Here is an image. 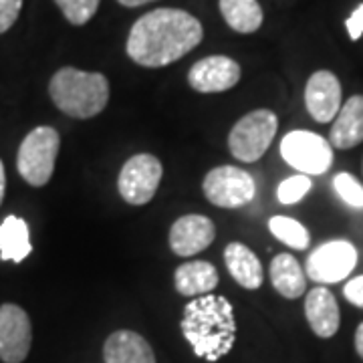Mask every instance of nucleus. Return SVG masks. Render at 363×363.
Here are the masks:
<instances>
[{
    "label": "nucleus",
    "instance_id": "1",
    "mask_svg": "<svg viewBox=\"0 0 363 363\" xmlns=\"http://www.w3.org/2000/svg\"><path fill=\"white\" fill-rule=\"evenodd\" d=\"M204 37L202 23L180 9H157L131 26L125 51L133 63L150 69L176 63Z\"/></svg>",
    "mask_w": 363,
    "mask_h": 363
},
{
    "label": "nucleus",
    "instance_id": "2",
    "mask_svg": "<svg viewBox=\"0 0 363 363\" xmlns=\"http://www.w3.org/2000/svg\"><path fill=\"white\" fill-rule=\"evenodd\" d=\"M180 327L196 355L208 363L226 357L236 341L233 305L220 295L192 298L184 309Z\"/></svg>",
    "mask_w": 363,
    "mask_h": 363
},
{
    "label": "nucleus",
    "instance_id": "3",
    "mask_svg": "<svg viewBox=\"0 0 363 363\" xmlns=\"http://www.w3.org/2000/svg\"><path fill=\"white\" fill-rule=\"evenodd\" d=\"M49 95L59 111L75 119L99 116L109 104V83L101 73L63 67L52 75Z\"/></svg>",
    "mask_w": 363,
    "mask_h": 363
},
{
    "label": "nucleus",
    "instance_id": "4",
    "mask_svg": "<svg viewBox=\"0 0 363 363\" xmlns=\"http://www.w3.org/2000/svg\"><path fill=\"white\" fill-rule=\"evenodd\" d=\"M61 138L57 130L39 125L26 135L16 156V168L23 180L35 188L49 184L55 172V162L59 156Z\"/></svg>",
    "mask_w": 363,
    "mask_h": 363
},
{
    "label": "nucleus",
    "instance_id": "5",
    "mask_svg": "<svg viewBox=\"0 0 363 363\" xmlns=\"http://www.w3.org/2000/svg\"><path fill=\"white\" fill-rule=\"evenodd\" d=\"M279 121L271 109H257L250 111L236 121V125L228 135L230 154L240 162L252 164L267 154L269 145L277 135Z\"/></svg>",
    "mask_w": 363,
    "mask_h": 363
},
{
    "label": "nucleus",
    "instance_id": "6",
    "mask_svg": "<svg viewBox=\"0 0 363 363\" xmlns=\"http://www.w3.org/2000/svg\"><path fill=\"white\" fill-rule=\"evenodd\" d=\"M281 156L301 174L319 176L333 164V145L313 131H291L281 142Z\"/></svg>",
    "mask_w": 363,
    "mask_h": 363
},
{
    "label": "nucleus",
    "instance_id": "7",
    "mask_svg": "<svg viewBox=\"0 0 363 363\" xmlns=\"http://www.w3.org/2000/svg\"><path fill=\"white\" fill-rule=\"evenodd\" d=\"M162 162L152 154H138L130 157L117 178L121 198L131 206H143L156 196L162 182Z\"/></svg>",
    "mask_w": 363,
    "mask_h": 363
},
{
    "label": "nucleus",
    "instance_id": "8",
    "mask_svg": "<svg viewBox=\"0 0 363 363\" xmlns=\"http://www.w3.org/2000/svg\"><path fill=\"white\" fill-rule=\"evenodd\" d=\"M210 204L218 208H240L252 202L257 184L252 176L236 166H220L210 169L202 184Z\"/></svg>",
    "mask_w": 363,
    "mask_h": 363
},
{
    "label": "nucleus",
    "instance_id": "9",
    "mask_svg": "<svg viewBox=\"0 0 363 363\" xmlns=\"http://www.w3.org/2000/svg\"><path fill=\"white\" fill-rule=\"evenodd\" d=\"M357 267V250L347 240H331L315 248L307 259L305 272L319 285H333L347 279Z\"/></svg>",
    "mask_w": 363,
    "mask_h": 363
},
{
    "label": "nucleus",
    "instance_id": "10",
    "mask_svg": "<svg viewBox=\"0 0 363 363\" xmlns=\"http://www.w3.org/2000/svg\"><path fill=\"white\" fill-rule=\"evenodd\" d=\"M33 327L25 309L14 303L0 307V359L4 363H23L30 351Z\"/></svg>",
    "mask_w": 363,
    "mask_h": 363
},
{
    "label": "nucleus",
    "instance_id": "11",
    "mask_svg": "<svg viewBox=\"0 0 363 363\" xmlns=\"http://www.w3.org/2000/svg\"><path fill=\"white\" fill-rule=\"evenodd\" d=\"M240 81V65L224 55L200 59L188 73L190 87L198 93H222L233 89Z\"/></svg>",
    "mask_w": 363,
    "mask_h": 363
},
{
    "label": "nucleus",
    "instance_id": "12",
    "mask_svg": "<svg viewBox=\"0 0 363 363\" xmlns=\"http://www.w3.org/2000/svg\"><path fill=\"white\" fill-rule=\"evenodd\" d=\"M305 105L309 116L319 123H329L341 109V83L331 71L313 73L305 87Z\"/></svg>",
    "mask_w": 363,
    "mask_h": 363
},
{
    "label": "nucleus",
    "instance_id": "13",
    "mask_svg": "<svg viewBox=\"0 0 363 363\" xmlns=\"http://www.w3.org/2000/svg\"><path fill=\"white\" fill-rule=\"evenodd\" d=\"M216 236V228L210 218L200 214L182 216L169 228V248L178 257H194L206 250Z\"/></svg>",
    "mask_w": 363,
    "mask_h": 363
},
{
    "label": "nucleus",
    "instance_id": "14",
    "mask_svg": "<svg viewBox=\"0 0 363 363\" xmlns=\"http://www.w3.org/2000/svg\"><path fill=\"white\" fill-rule=\"evenodd\" d=\"M305 315L317 337L329 339L337 333L341 313H339L337 301L329 289L317 286L309 291L305 298Z\"/></svg>",
    "mask_w": 363,
    "mask_h": 363
},
{
    "label": "nucleus",
    "instance_id": "15",
    "mask_svg": "<svg viewBox=\"0 0 363 363\" xmlns=\"http://www.w3.org/2000/svg\"><path fill=\"white\" fill-rule=\"evenodd\" d=\"M105 363H156V353L140 333L121 329L105 339Z\"/></svg>",
    "mask_w": 363,
    "mask_h": 363
},
{
    "label": "nucleus",
    "instance_id": "16",
    "mask_svg": "<svg viewBox=\"0 0 363 363\" xmlns=\"http://www.w3.org/2000/svg\"><path fill=\"white\" fill-rule=\"evenodd\" d=\"M363 142V95H353L339 109L329 133V143L339 150H350Z\"/></svg>",
    "mask_w": 363,
    "mask_h": 363
},
{
    "label": "nucleus",
    "instance_id": "17",
    "mask_svg": "<svg viewBox=\"0 0 363 363\" xmlns=\"http://www.w3.org/2000/svg\"><path fill=\"white\" fill-rule=\"evenodd\" d=\"M174 285H176V291L184 297L210 295V291L218 285V272L214 269V264H210L206 260H190L176 269Z\"/></svg>",
    "mask_w": 363,
    "mask_h": 363
},
{
    "label": "nucleus",
    "instance_id": "18",
    "mask_svg": "<svg viewBox=\"0 0 363 363\" xmlns=\"http://www.w3.org/2000/svg\"><path fill=\"white\" fill-rule=\"evenodd\" d=\"M224 262L240 286L255 291L262 285V264L259 257L240 242H230L224 250Z\"/></svg>",
    "mask_w": 363,
    "mask_h": 363
},
{
    "label": "nucleus",
    "instance_id": "19",
    "mask_svg": "<svg viewBox=\"0 0 363 363\" xmlns=\"http://www.w3.org/2000/svg\"><path fill=\"white\" fill-rule=\"evenodd\" d=\"M271 283L285 298H298L307 289V277L291 255H277L271 262Z\"/></svg>",
    "mask_w": 363,
    "mask_h": 363
},
{
    "label": "nucleus",
    "instance_id": "20",
    "mask_svg": "<svg viewBox=\"0 0 363 363\" xmlns=\"http://www.w3.org/2000/svg\"><path fill=\"white\" fill-rule=\"evenodd\" d=\"M33 252L28 238V224L18 216H6L0 224V259L23 262Z\"/></svg>",
    "mask_w": 363,
    "mask_h": 363
},
{
    "label": "nucleus",
    "instance_id": "21",
    "mask_svg": "<svg viewBox=\"0 0 363 363\" xmlns=\"http://www.w3.org/2000/svg\"><path fill=\"white\" fill-rule=\"evenodd\" d=\"M220 13L226 25L240 35L259 30L264 18L259 0H220Z\"/></svg>",
    "mask_w": 363,
    "mask_h": 363
},
{
    "label": "nucleus",
    "instance_id": "22",
    "mask_svg": "<svg viewBox=\"0 0 363 363\" xmlns=\"http://www.w3.org/2000/svg\"><path fill=\"white\" fill-rule=\"evenodd\" d=\"M269 230L283 245L295 248V250H305L311 242L309 230L301 222H297L295 218H289V216H272L269 220Z\"/></svg>",
    "mask_w": 363,
    "mask_h": 363
},
{
    "label": "nucleus",
    "instance_id": "23",
    "mask_svg": "<svg viewBox=\"0 0 363 363\" xmlns=\"http://www.w3.org/2000/svg\"><path fill=\"white\" fill-rule=\"evenodd\" d=\"M101 0H55V4L65 14V18L71 25H87L95 16Z\"/></svg>",
    "mask_w": 363,
    "mask_h": 363
},
{
    "label": "nucleus",
    "instance_id": "24",
    "mask_svg": "<svg viewBox=\"0 0 363 363\" xmlns=\"http://www.w3.org/2000/svg\"><path fill=\"white\" fill-rule=\"evenodd\" d=\"M333 188L337 196L351 208H357L362 210L363 208V186L359 182L355 180L351 174L347 172H341L333 178Z\"/></svg>",
    "mask_w": 363,
    "mask_h": 363
},
{
    "label": "nucleus",
    "instance_id": "25",
    "mask_svg": "<svg viewBox=\"0 0 363 363\" xmlns=\"http://www.w3.org/2000/svg\"><path fill=\"white\" fill-rule=\"evenodd\" d=\"M311 190V178L301 174V176H293V178H286L279 184V190H277V198L281 204H297L301 202L307 192Z\"/></svg>",
    "mask_w": 363,
    "mask_h": 363
},
{
    "label": "nucleus",
    "instance_id": "26",
    "mask_svg": "<svg viewBox=\"0 0 363 363\" xmlns=\"http://www.w3.org/2000/svg\"><path fill=\"white\" fill-rule=\"evenodd\" d=\"M23 9V0H0V35L11 30Z\"/></svg>",
    "mask_w": 363,
    "mask_h": 363
},
{
    "label": "nucleus",
    "instance_id": "27",
    "mask_svg": "<svg viewBox=\"0 0 363 363\" xmlns=\"http://www.w3.org/2000/svg\"><path fill=\"white\" fill-rule=\"evenodd\" d=\"M345 28L351 40H359L363 37V4H359L345 21Z\"/></svg>",
    "mask_w": 363,
    "mask_h": 363
},
{
    "label": "nucleus",
    "instance_id": "28",
    "mask_svg": "<svg viewBox=\"0 0 363 363\" xmlns=\"http://www.w3.org/2000/svg\"><path fill=\"white\" fill-rule=\"evenodd\" d=\"M343 295H345V298L350 301L351 305L363 309V274L351 279L350 283L345 285V289H343Z\"/></svg>",
    "mask_w": 363,
    "mask_h": 363
},
{
    "label": "nucleus",
    "instance_id": "29",
    "mask_svg": "<svg viewBox=\"0 0 363 363\" xmlns=\"http://www.w3.org/2000/svg\"><path fill=\"white\" fill-rule=\"evenodd\" d=\"M355 351L359 353V357L363 359V323L355 331Z\"/></svg>",
    "mask_w": 363,
    "mask_h": 363
},
{
    "label": "nucleus",
    "instance_id": "30",
    "mask_svg": "<svg viewBox=\"0 0 363 363\" xmlns=\"http://www.w3.org/2000/svg\"><path fill=\"white\" fill-rule=\"evenodd\" d=\"M4 190H6V174H4V164L0 160V204L4 200Z\"/></svg>",
    "mask_w": 363,
    "mask_h": 363
},
{
    "label": "nucleus",
    "instance_id": "31",
    "mask_svg": "<svg viewBox=\"0 0 363 363\" xmlns=\"http://www.w3.org/2000/svg\"><path fill=\"white\" fill-rule=\"evenodd\" d=\"M121 6H128V9H135V6H143L147 2H154V0H117Z\"/></svg>",
    "mask_w": 363,
    "mask_h": 363
}]
</instances>
